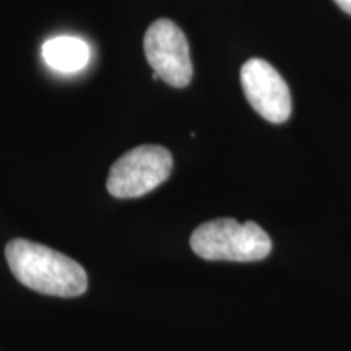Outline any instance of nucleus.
<instances>
[{
    "label": "nucleus",
    "mask_w": 351,
    "mask_h": 351,
    "mask_svg": "<svg viewBox=\"0 0 351 351\" xmlns=\"http://www.w3.org/2000/svg\"><path fill=\"white\" fill-rule=\"evenodd\" d=\"M5 257L12 274L26 288L49 296H80L88 288V276L73 258L26 239L7 244Z\"/></svg>",
    "instance_id": "nucleus-1"
},
{
    "label": "nucleus",
    "mask_w": 351,
    "mask_h": 351,
    "mask_svg": "<svg viewBox=\"0 0 351 351\" xmlns=\"http://www.w3.org/2000/svg\"><path fill=\"white\" fill-rule=\"evenodd\" d=\"M191 247L205 261L256 262L269 256L271 241L257 223L218 218L192 232Z\"/></svg>",
    "instance_id": "nucleus-2"
},
{
    "label": "nucleus",
    "mask_w": 351,
    "mask_h": 351,
    "mask_svg": "<svg viewBox=\"0 0 351 351\" xmlns=\"http://www.w3.org/2000/svg\"><path fill=\"white\" fill-rule=\"evenodd\" d=\"M173 156L160 145H142L127 152L111 166L108 192L116 199H137L155 191L169 178Z\"/></svg>",
    "instance_id": "nucleus-3"
},
{
    "label": "nucleus",
    "mask_w": 351,
    "mask_h": 351,
    "mask_svg": "<svg viewBox=\"0 0 351 351\" xmlns=\"http://www.w3.org/2000/svg\"><path fill=\"white\" fill-rule=\"evenodd\" d=\"M143 51L150 67L169 86L184 88L192 80L191 49L186 34L174 21L161 19L148 26Z\"/></svg>",
    "instance_id": "nucleus-4"
},
{
    "label": "nucleus",
    "mask_w": 351,
    "mask_h": 351,
    "mask_svg": "<svg viewBox=\"0 0 351 351\" xmlns=\"http://www.w3.org/2000/svg\"><path fill=\"white\" fill-rule=\"evenodd\" d=\"M241 85L249 104L258 116L282 124L291 116V93L274 65L263 59H249L241 69Z\"/></svg>",
    "instance_id": "nucleus-5"
},
{
    "label": "nucleus",
    "mask_w": 351,
    "mask_h": 351,
    "mask_svg": "<svg viewBox=\"0 0 351 351\" xmlns=\"http://www.w3.org/2000/svg\"><path fill=\"white\" fill-rule=\"evenodd\" d=\"M44 62L62 73L80 72L90 62V46L77 36H56L47 39L41 49Z\"/></svg>",
    "instance_id": "nucleus-6"
},
{
    "label": "nucleus",
    "mask_w": 351,
    "mask_h": 351,
    "mask_svg": "<svg viewBox=\"0 0 351 351\" xmlns=\"http://www.w3.org/2000/svg\"><path fill=\"white\" fill-rule=\"evenodd\" d=\"M333 2H335L345 13L351 15V0H333Z\"/></svg>",
    "instance_id": "nucleus-7"
}]
</instances>
